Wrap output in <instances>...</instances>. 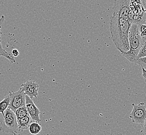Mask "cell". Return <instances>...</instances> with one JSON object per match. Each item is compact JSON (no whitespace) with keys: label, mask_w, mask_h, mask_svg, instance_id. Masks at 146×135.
<instances>
[{"label":"cell","mask_w":146,"mask_h":135,"mask_svg":"<svg viewBox=\"0 0 146 135\" xmlns=\"http://www.w3.org/2000/svg\"><path fill=\"white\" fill-rule=\"evenodd\" d=\"M142 74L143 78L146 79V70L143 69V68H142Z\"/></svg>","instance_id":"obj_20"},{"label":"cell","mask_w":146,"mask_h":135,"mask_svg":"<svg viewBox=\"0 0 146 135\" xmlns=\"http://www.w3.org/2000/svg\"><path fill=\"white\" fill-rule=\"evenodd\" d=\"M143 6L144 7V9H145V12L146 13V0H144L143 2ZM145 21L146 22V18L145 20Z\"/></svg>","instance_id":"obj_21"},{"label":"cell","mask_w":146,"mask_h":135,"mask_svg":"<svg viewBox=\"0 0 146 135\" xmlns=\"http://www.w3.org/2000/svg\"><path fill=\"white\" fill-rule=\"evenodd\" d=\"M133 110L129 115V118L134 123L142 125L146 120V106L145 103L139 102L137 105H132Z\"/></svg>","instance_id":"obj_4"},{"label":"cell","mask_w":146,"mask_h":135,"mask_svg":"<svg viewBox=\"0 0 146 135\" xmlns=\"http://www.w3.org/2000/svg\"><path fill=\"white\" fill-rule=\"evenodd\" d=\"M39 85L35 81L29 80L25 83L22 84L21 88L24 92L25 94L30 98H37L38 96V90Z\"/></svg>","instance_id":"obj_7"},{"label":"cell","mask_w":146,"mask_h":135,"mask_svg":"<svg viewBox=\"0 0 146 135\" xmlns=\"http://www.w3.org/2000/svg\"><path fill=\"white\" fill-rule=\"evenodd\" d=\"M12 54L13 56L15 57H18L19 55V51L17 50V49H14L12 51Z\"/></svg>","instance_id":"obj_18"},{"label":"cell","mask_w":146,"mask_h":135,"mask_svg":"<svg viewBox=\"0 0 146 135\" xmlns=\"http://www.w3.org/2000/svg\"><path fill=\"white\" fill-rule=\"evenodd\" d=\"M131 3H138V4H142L141 0H130Z\"/></svg>","instance_id":"obj_19"},{"label":"cell","mask_w":146,"mask_h":135,"mask_svg":"<svg viewBox=\"0 0 146 135\" xmlns=\"http://www.w3.org/2000/svg\"><path fill=\"white\" fill-rule=\"evenodd\" d=\"M9 108L15 112L18 108L26 106V95L21 89L16 92H9Z\"/></svg>","instance_id":"obj_5"},{"label":"cell","mask_w":146,"mask_h":135,"mask_svg":"<svg viewBox=\"0 0 146 135\" xmlns=\"http://www.w3.org/2000/svg\"><path fill=\"white\" fill-rule=\"evenodd\" d=\"M41 129L42 127L41 125L36 122H32L29 127V132L31 135H38L41 132Z\"/></svg>","instance_id":"obj_11"},{"label":"cell","mask_w":146,"mask_h":135,"mask_svg":"<svg viewBox=\"0 0 146 135\" xmlns=\"http://www.w3.org/2000/svg\"><path fill=\"white\" fill-rule=\"evenodd\" d=\"M14 113H15L16 117L17 118V120L29 115V114L27 110L26 106H23L22 107L18 108L17 110L15 111Z\"/></svg>","instance_id":"obj_13"},{"label":"cell","mask_w":146,"mask_h":135,"mask_svg":"<svg viewBox=\"0 0 146 135\" xmlns=\"http://www.w3.org/2000/svg\"><path fill=\"white\" fill-rule=\"evenodd\" d=\"M129 50L125 53H122V55L129 62L135 64L137 59V55L141 46L145 42L141 37L138 25L132 24L129 33Z\"/></svg>","instance_id":"obj_2"},{"label":"cell","mask_w":146,"mask_h":135,"mask_svg":"<svg viewBox=\"0 0 146 135\" xmlns=\"http://www.w3.org/2000/svg\"><path fill=\"white\" fill-rule=\"evenodd\" d=\"M26 107L30 116L32 120L40 123L41 120L40 118V111L36 106L32 99L26 95Z\"/></svg>","instance_id":"obj_8"},{"label":"cell","mask_w":146,"mask_h":135,"mask_svg":"<svg viewBox=\"0 0 146 135\" xmlns=\"http://www.w3.org/2000/svg\"><path fill=\"white\" fill-rule=\"evenodd\" d=\"M146 57V41L143 43L137 55V59Z\"/></svg>","instance_id":"obj_15"},{"label":"cell","mask_w":146,"mask_h":135,"mask_svg":"<svg viewBox=\"0 0 146 135\" xmlns=\"http://www.w3.org/2000/svg\"><path fill=\"white\" fill-rule=\"evenodd\" d=\"M139 31L140 33L141 37L143 38V41H146V24H141L138 25Z\"/></svg>","instance_id":"obj_14"},{"label":"cell","mask_w":146,"mask_h":135,"mask_svg":"<svg viewBox=\"0 0 146 135\" xmlns=\"http://www.w3.org/2000/svg\"><path fill=\"white\" fill-rule=\"evenodd\" d=\"M32 123V118L29 115L26 117L17 120L18 131L23 132L24 130L29 128L30 125Z\"/></svg>","instance_id":"obj_10"},{"label":"cell","mask_w":146,"mask_h":135,"mask_svg":"<svg viewBox=\"0 0 146 135\" xmlns=\"http://www.w3.org/2000/svg\"><path fill=\"white\" fill-rule=\"evenodd\" d=\"M4 21V16L2 15L0 18V56L4 57L8 59L9 62H11L12 63H14L16 62L14 57L12 55V53H9L6 52V50L3 48L1 44V35H2L1 28L3 25Z\"/></svg>","instance_id":"obj_9"},{"label":"cell","mask_w":146,"mask_h":135,"mask_svg":"<svg viewBox=\"0 0 146 135\" xmlns=\"http://www.w3.org/2000/svg\"><path fill=\"white\" fill-rule=\"evenodd\" d=\"M131 21L113 14L110 22V29L112 40L115 47L121 53L129 50V33Z\"/></svg>","instance_id":"obj_1"},{"label":"cell","mask_w":146,"mask_h":135,"mask_svg":"<svg viewBox=\"0 0 146 135\" xmlns=\"http://www.w3.org/2000/svg\"><path fill=\"white\" fill-rule=\"evenodd\" d=\"M145 83H146V79H145Z\"/></svg>","instance_id":"obj_22"},{"label":"cell","mask_w":146,"mask_h":135,"mask_svg":"<svg viewBox=\"0 0 146 135\" xmlns=\"http://www.w3.org/2000/svg\"><path fill=\"white\" fill-rule=\"evenodd\" d=\"M130 6V0H114V6L113 7V14L120 17L129 19Z\"/></svg>","instance_id":"obj_6"},{"label":"cell","mask_w":146,"mask_h":135,"mask_svg":"<svg viewBox=\"0 0 146 135\" xmlns=\"http://www.w3.org/2000/svg\"><path fill=\"white\" fill-rule=\"evenodd\" d=\"M135 64L139 65L142 68L146 70V57L140 58L137 59Z\"/></svg>","instance_id":"obj_16"},{"label":"cell","mask_w":146,"mask_h":135,"mask_svg":"<svg viewBox=\"0 0 146 135\" xmlns=\"http://www.w3.org/2000/svg\"><path fill=\"white\" fill-rule=\"evenodd\" d=\"M141 126L142 129L141 130V135H146V120Z\"/></svg>","instance_id":"obj_17"},{"label":"cell","mask_w":146,"mask_h":135,"mask_svg":"<svg viewBox=\"0 0 146 135\" xmlns=\"http://www.w3.org/2000/svg\"><path fill=\"white\" fill-rule=\"evenodd\" d=\"M0 130L13 135H20L17 133V120L15 113L9 108L4 112V116L0 113Z\"/></svg>","instance_id":"obj_3"},{"label":"cell","mask_w":146,"mask_h":135,"mask_svg":"<svg viewBox=\"0 0 146 135\" xmlns=\"http://www.w3.org/2000/svg\"><path fill=\"white\" fill-rule=\"evenodd\" d=\"M9 102L10 101L9 95L4 97V99L0 102V113L2 114L3 116H4V112L9 107Z\"/></svg>","instance_id":"obj_12"}]
</instances>
